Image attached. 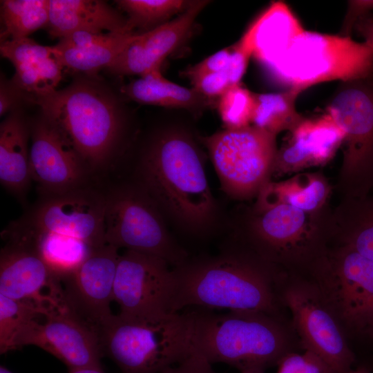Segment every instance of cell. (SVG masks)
<instances>
[{"mask_svg":"<svg viewBox=\"0 0 373 373\" xmlns=\"http://www.w3.org/2000/svg\"><path fill=\"white\" fill-rule=\"evenodd\" d=\"M137 185L164 217L181 229L201 236L213 227L218 208L201 152L182 130L158 133L144 153Z\"/></svg>","mask_w":373,"mask_h":373,"instance_id":"1","label":"cell"},{"mask_svg":"<svg viewBox=\"0 0 373 373\" xmlns=\"http://www.w3.org/2000/svg\"><path fill=\"white\" fill-rule=\"evenodd\" d=\"M169 313L201 307L271 314L276 309L269 274L258 263L231 250L173 269Z\"/></svg>","mask_w":373,"mask_h":373,"instance_id":"2","label":"cell"},{"mask_svg":"<svg viewBox=\"0 0 373 373\" xmlns=\"http://www.w3.org/2000/svg\"><path fill=\"white\" fill-rule=\"evenodd\" d=\"M68 139L90 169L106 166L119 144L123 118L115 97L98 83L80 79L49 94L26 98Z\"/></svg>","mask_w":373,"mask_h":373,"instance_id":"3","label":"cell"},{"mask_svg":"<svg viewBox=\"0 0 373 373\" xmlns=\"http://www.w3.org/2000/svg\"><path fill=\"white\" fill-rule=\"evenodd\" d=\"M191 325V352L211 364L223 363L240 371L278 363L287 354L285 334L269 314L232 312H188Z\"/></svg>","mask_w":373,"mask_h":373,"instance_id":"4","label":"cell"},{"mask_svg":"<svg viewBox=\"0 0 373 373\" xmlns=\"http://www.w3.org/2000/svg\"><path fill=\"white\" fill-rule=\"evenodd\" d=\"M97 333L103 354L122 373H160L191 353L188 312L155 321L113 314Z\"/></svg>","mask_w":373,"mask_h":373,"instance_id":"5","label":"cell"},{"mask_svg":"<svg viewBox=\"0 0 373 373\" xmlns=\"http://www.w3.org/2000/svg\"><path fill=\"white\" fill-rule=\"evenodd\" d=\"M276 80L301 93L313 85L346 82L373 72V48L349 36L304 30L281 59L267 70Z\"/></svg>","mask_w":373,"mask_h":373,"instance_id":"6","label":"cell"},{"mask_svg":"<svg viewBox=\"0 0 373 373\" xmlns=\"http://www.w3.org/2000/svg\"><path fill=\"white\" fill-rule=\"evenodd\" d=\"M106 197L105 243L161 258L174 267L188 260L161 210L137 184L121 186Z\"/></svg>","mask_w":373,"mask_h":373,"instance_id":"7","label":"cell"},{"mask_svg":"<svg viewBox=\"0 0 373 373\" xmlns=\"http://www.w3.org/2000/svg\"><path fill=\"white\" fill-rule=\"evenodd\" d=\"M201 141L229 196L247 198L267 183L277 152L276 135L254 125L226 128Z\"/></svg>","mask_w":373,"mask_h":373,"instance_id":"8","label":"cell"},{"mask_svg":"<svg viewBox=\"0 0 373 373\" xmlns=\"http://www.w3.org/2000/svg\"><path fill=\"white\" fill-rule=\"evenodd\" d=\"M345 134L343 175L351 198L373 188V72L342 82L327 107Z\"/></svg>","mask_w":373,"mask_h":373,"instance_id":"9","label":"cell"},{"mask_svg":"<svg viewBox=\"0 0 373 373\" xmlns=\"http://www.w3.org/2000/svg\"><path fill=\"white\" fill-rule=\"evenodd\" d=\"M106 204L105 195L86 186L44 196L5 231L23 235L54 233L79 239L95 249L106 244Z\"/></svg>","mask_w":373,"mask_h":373,"instance_id":"10","label":"cell"},{"mask_svg":"<svg viewBox=\"0 0 373 373\" xmlns=\"http://www.w3.org/2000/svg\"><path fill=\"white\" fill-rule=\"evenodd\" d=\"M169 266L161 258L139 251L120 254L113 289L119 314L145 321L170 314L173 272Z\"/></svg>","mask_w":373,"mask_h":373,"instance_id":"11","label":"cell"},{"mask_svg":"<svg viewBox=\"0 0 373 373\" xmlns=\"http://www.w3.org/2000/svg\"><path fill=\"white\" fill-rule=\"evenodd\" d=\"M283 299L305 351L318 356L335 373L351 370L354 354L321 294L310 287L296 285L285 291Z\"/></svg>","mask_w":373,"mask_h":373,"instance_id":"12","label":"cell"},{"mask_svg":"<svg viewBox=\"0 0 373 373\" xmlns=\"http://www.w3.org/2000/svg\"><path fill=\"white\" fill-rule=\"evenodd\" d=\"M35 345L61 361L69 372L102 369L104 356L97 331L66 305L51 310L33 322L21 336L18 348Z\"/></svg>","mask_w":373,"mask_h":373,"instance_id":"13","label":"cell"},{"mask_svg":"<svg viewBox=\"0 0 373 373\" xmlns=\"http://www.w3.org/2000/svg\"><path fill=\"white\" fill-rule=\"evenodd\" d=\"M104 244L93 249L71 273L60 279L66 306L97 331L113 314L111 303L120 254Z\"/></svg>","mask_w":373,"mask_h":373,"instance_id":"14","label":"cell"},{"mask_svg":"<svg viewBox=\"0 0 373 373\" xmlns=\"http://www.w3.org/2000/svg\"><path fill=\"white\" fill-rule=\"evenodd\" d=\"M0 294L47 312L66 305L59 278L33 245L20 240H6L1 249Z\"/></svg>","mask_w":373,"mask_h":373,"instance_id":"15","label":"cell"},{"mask_svg":"<svg viewBox=\"0 0 373 373\" xmlns=\"http://www.w3.org/2000/svg\"><path fill=\"white\" fill-rule=\"evenodd\" d=\"M29 161L31 178L43 197L84 186L90 169L65 135L44 117L32 129Z\"/></svg>","mask_w":373,"mask_h":373,"instance_id":"16","label":"cell"},{"mask_svg":"<svg viewBox=\"0 0 373 373\" xmlns=\"http://www.w3.org/2000/svg\"><path fill=\"white\" fill-rule=\"evenodd\" d=\"M208 1H192L175 19L140 32L106 68L113 75H138L161 68L163 61L186 39Z\"/></svg>","mask_w":373,"mask_h":373,"instance_id":"17","label":"cell"},{"mask_svg":"<svg viewBox=\"0 0 373 373\" xmlns=\"http://www.w3.org/2000/svg\"><path fill=\"white\" fill-rule=\"evenodd\" d=\"M329 287L341 318L360 332L373 315V261L345 246Z\"/></svg>","mask_w":373,"mask_h":373,"instance_id":"18","label":"cell"},{"mask_svg":"<svg viewBox=\"0 0 373 373\" xmlns=\"http://www.w3.org/2000/svg\"><path fill=\"white\" fill-rule=\"evenodd\" d=\"M138 32H73L53 46L54 54L62 66L88 75L107 68L133 42Z\"/></svg>","mask_w":373,"mask_h":373,"instance_id":"19","label":"cell"},{"mask_svg":"<svg viewBox=\"0 0 373 373\" xmlns=\"http://www.w3.org/2000/svg\"><path fill=\"white\" fill-rule=\"evenodd\" d=\"M287 146L276 152L273 169H295L331 158L345 134L329 114L304 119L293 131Z\"/></svg>","mask_w":373,"mask_h":373,"instance_id":"20","label":"cell"},{"mask_svg":"<svg viewBox=\"0 0 373 373\" xmlns=\"http://www.w3.org/2000/svg\"><path fill=\"white\" fill-rule=\"evenodd\" d=\"M48 30L53 37H65L73 32H128L127 18L104 1L49 0Z\"/></svg>","mask_w":373,"mask_h":373,"instance_id":"21","label":"cell"},{"mask_svg":"<svg viewBox=\"0 0 373 373\" xmlns=\"http://www.w3.org/2000/svg\"><path fill=\"white\" fill-rule=\"evenodd\" d=\"M304 30L289 6L279 1L265 10L243 35L251 44L252 56L268 70L281 59Z\"/></svg>","mask_w":373,"mask_h":373,"instance_id":"22","label":"cell"},{"mask_svg":"<svg viewBox=\"0 0 373 373\" xmlns=\"http://www.w3.org/2000/svg\"><path fill=\"white\" fill-rule=\"evenodd\" d=\"M28 139L25 120L12 111L0 125V181L19 197L24 195L32 180Z\"/></svg>","mask_w":373,"mask_h":373,"instance_id":"23","label":"cell"},{"mask_svg":"<svg viewBox=\"0 0 373 373\" xmlns=\"http://www.w3.org/2000/svg\"><path fill=\"white\" fill-rule=\"evenodd\" d=\"M157 68L122 87V93L142 104L198 111L211 105L213 99L173 83L162 76Z\"/></svg>","mask_w":373,"mask_h":373,"instance_id":"24","label":"cell"},{"mask_svg":"<svg viewBox=\"0 0 373 373\" xmlns=\"http://www.w3.org/2000/svg\"><path fill=\"white\" fill-rule=\"evenodd\" d=\"M252 226L257 243L267 251H282L303 240L305 212L286 202L260 210Z\"/></svg>","mask_w":373,"mask_h":373,"instance_id":"25","label":"cell"},{"mask_svg":"<svg viewBox=\"0 0 373 373\" xmlns=\"http://www.w3.org/2000/svg\"><path fill=\"white\" fill-rule=\"evenodd\" d=\"M3 236L6 239L33 245L59 280L73 271L93 249L79 239L54 233L23 235L4 232Z\"/></svg>","mask_w":373,"mask_h":373,"instance_id":"26","label":"cell"},{"mask_svg":"<svg viewBox=\"0 0 373 373\" xmlns=\"http://www.w3.org/2000/svg\"><path fill=\"white\" fill-rule=\"evenodd\" d=\"M49 13V0L1 1V43L27 38L46 27Z\"/></svg>","mask_w":373,"mask_h":373,"instance_id":"27","label":"cell"},{"mask_svg":"<svg viewBox=\"0 0 373 373\" xmlns=\"http://www.w3.org/2000/svg\"><path fill=\"white\" fill-rule=\"evenodd\" d=\"M299 94L293 89L278 93H254L251 122L276 135L283 130L293 131L305 119L296 110Z\"/></svg>","mask_w":373,"mask_h":373,"instance_id":"28","label":"cell"},{"mask_svg":"<svg viewBox=\"0 0 373 373\" xmlns=\"http://www.w3.org/2000/svg\"><path fill=\"white\" fill-rule=\"evenodd\" d=\"M46 314V311L31 302L0 294L1 354L18 349V342L25 331Z\"/></svg>","mask_w":373,"mask_h":373,"instance_id":"29","label":"cell"},{"mask_svg":"<svg viewBox=\"0 0 373 373\" xmlns=\"http://www.w3.org/2000/svg\"><path fill=\"white\" fill-rule=\"evenodd\" d=\"M115 2L127 14L129 30L135 32V28H142L146 32L169 21L173 15L182 13L192 1L118 0Z\"/></svg>","mask_w":373,"mask_h":373,"instance_id":"30","label":"cell"},{"mask_svg":"<svg viewBox=\"0 0 373 373\" xmlns=\"http://www.w3.org/2000/svg\"><path fill=\"white\" fill-rule=\"evenodd\" d=\"M15 68V73L11 80L22 90L24 99L45 95L56 90L64 68L54 54Z\"/></svg>","mask_w":373,"mask_h":373,"instance_id":"31","label":"cell"},{"mask_svg":"<svg viewBox=\"0 0 373 373\" xmlns=\"http://www.w3.org/2000/svg\"><path fill=\"white\" fill-rule=\"evenodd\" d=\"M350 202L345 246L373 261V197Z\"/></svg>","mask_w":373,"mask_h":373,"instance_id":"32","label":"cell"},{"mask_svg":"<svg viewBox=\"0 0 373 373\" xmlns=\"http://www.w3.org/2000/svg\"><path fill=\"white\" fill-rule=\"evenodd\" d=\"M254 108V93L234 84L218 99V109L227 128H240L249 126Z\"/></svg>","mask_w":373,"mask_h":373,"instance_id":"33","label":"cell"},{"mask_svg":"<svg viewBox=\"0 0 373 373\" xmlns=\"http://www.w3.org/2000/svg\"><path fill=\"white\" fill-rule=\"evenodd\" d=\"M261 189L278 194L280 199L274 204L286 202L305 212L318 208L324 200L327 193L325 182L318 178L311 179L305 186L294 187L292 189H289L287 192L280 191L274 184L268 183Z\"/></svg>","mask_w":373,"mask_h":373,"instance_id":"34","label":"cell"},{"mask_svg":"<svg viewBox=\"0 0 373 373\" xmlns=\"http://www.w3.org/2000/svg\"><path fill=\"white\" fill-rule=\"evenodd\" d=\"M0 51L2 57L8 59L14 67L32 63L54 54L53 46L40 45L29 37L1 42Z\"/></svg>","mask_w":373,"mask_h":373,"instance_id":"35","label":"cell"},{"mask_svg":"<svg viewBox=\"0 0 373 373\" xmlns=\"http://www.w3.org/2000/svg\"><path fill=\"white\" fill-rule=\"evenodd\" d=\"M277 373H335L322 359L305 351L287 353L278 362Z\"/></svg>","mask_w":373,"mask_h":373,"instance_id":"36","label":"cell"},{"mask_svg":"<svg viewBox=\"0 0 373 373\" xmlns=\"http://www.w3.org/2000/svg\"><path fill=\"white\" fill-rule=\"evenodd\" d=\"M252 55V46L243 35L234 45L231 46L227 71L232 85L240 83Z\"/></svg>","mask_w":373,"mask_h":373,"instance_id":"37","label":"cell"},{"mask_svg":"<svg viewBox=\"0 0 373 373\" xmlns=\"http://www.w3.org/2000/svg\"><path fill=\"white\" fill-rule=\"evenodd\" d=\"M191 84L194 90L211 99H219L232 86L227 69L200 77Z\"/></svg>","mask_w":373,"mask_h":373,"instance_id":"38","label":"cell"},{"mask_svg":"<svg viewBox=\"0 0 373 373\" xmlns=\"http://www.w3.org/2000/svg\"><path fill=\"white\" fill-rule=\"evenodd\" d=\"M231 46L224 48L200 62L189 67L183 75L191 82L211 73L227 70L229 64Z\"/></svg>","mask_w":373,"mask_h":373,"instance_id":"39","label":"cell"},{"mask_svg":"<svg viewBox=\"0 0 373 373\" xmlns=\"http://www.w3.org/2000/svg\"><path fill=\"white\" fill-rule=\"evenodd\" d=\"M160 373H217L202 356L191 352L179 363L169 366Z\"/></svg>","mask_w":373,"mask_h":373,"instance_id":"40","label":"cell"},{"mask_svg":"<svg viewBox=\"0 0 373 373\" xmlns=\"http://www.w3.org/2000/svg\"><path fill=\"white\" fill-rule=\"evenodd\" d=\"M24 99V94L12 80L1 77L0 83V115L12 111L17 104Z\"/></svg>","mask_w":373,"mask_h":373,"instance_id":"41","label":"cell"},{"mask_svg":"<svg viewBox=\"0 0 373 373\" xmlns=\"http://www.w3.org/2000/svg\"><path fill=\"white\" fill-rule=\"evenodd\" d=\"M373 341V315L369 319L363 329L359 332Z\"/></svg>","mask_w":373,"mask_h":373,"instance_id":"42","label":"cell"},{"mask_svg":"<svg viewBox=\"0 0 373 373\" xmlns=\"http://www.w3.org/2000/svg\"><path fill=\"white\" fill-rule=\"evenodd\" d=\"M360 30L365 38L373 35V21H362Z\"/></svg>","mask_w":373,"mask_h":373,"instance_id":"43","label":"cell"},{"mask_svg":"<svg viewBox=\"0 0 373 373\" xmlns=\"http://www.w3.org/2000/svg\"><path fill=\"white\" fill-rule=\"evenodd\" d=\"M68 373H104L102 369L96 367H86L69 372Z\"/></svg>","mask_w":373,"mask_h":373,"instance_id":"44","label":"cell"},{"mask_svg":"<svg viewBox=\"0 0 373 373\" xmlns=\"http://www.w3.org/2000/svg\"><path fill=\"white\" fill-rule=\"evenodd\" d=\"M265 367L262 366H252L240 370V373H265Z\"/></svg>","mask_w":373,"mask_h":373,"instance_id":"45","label":"cell"},{"mask_svg":"<svg viewBox=\"0 0 373 373\" xmlns=\"http://www.w3.org/2000/svg\"><path fill=\"white\" fill-rule=\"evenodd\" d=\"M347 373H370V371L365 366H360L356 369H352Z\"/></svg>","mask_w":373,"mask_h":373,"instance_id":"46","label":"cell"},{"mask_svg":"<svg viewBox=\"0 0 373 373\" xmlns=\"http://www.w3.org/2000/svg\"><path fill=\"white\" fill-rule=\"evenodd\" d=\"M365 42L373 48V35L365 38Z\"/></svg>","mask_w":373,"mask_h":373,"instance_id":"47","label":"cell"},{"mask_svg":"<svg viewBox=\"0 0 373 373\" xmlns=\"http://www.w3.org/2000/svg\"><path fill=\"white\" fill-rule=\"evenodd\" d=\"M0 373H13L3 365L0 366Z\"/></svg>","mask_w":373,"mask_h":373,"instance_id":"48","label":"cell"}]
</instances>
